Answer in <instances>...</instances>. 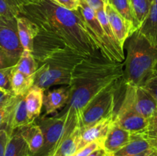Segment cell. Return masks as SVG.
<instances>
[{
	"instance_id": "1",
	"label": "cell",
	"mask_w": 157,
	"mask_h": 156,
	"mask_svg": "<svg viewBox=\"0 0 157 156\" xmlns=\"http://www.w3.org/2000/svg\"><path fill=\"white\" fill-rule=\"evenodd\" d=\"M19 15L38 27L34 46L62 47L84 58L101 54L79 9L68 10L52 0H28Z\"/></svg>"
},
{
	"instance_id": "2",
	"label": "cell",
	"mask_w": 157,
	"mask_h": 156,
	"mask_svg": "<svg viewBox=\"0 0 157 156\" xmlns=\"http://www.w3.org/2000/svg\"><path fill=\"white\" fill-rule=\"evenodd\" d=\"M123 72L124 62H112L101 54L84 58L75 64L68 85V102L55 115L66 116L64 134L78 127L83 110L94 98L113 84L123 80Z\"/></svg>"
},
{
	"instance_id": "3",
	"label": "cell",
	"mask_w": 157,
	"mask_h": 156,
	"mask_svg": "<svg viewBox=\"0 0 157 156\" xmlns=\"http://www.w3.org/2000/svg\"><path fill=\"white\" fill-rule=\"evenodd\" d=\"M32 54L38 65L34 85L44 91L55 86H68L74 67L84 58L62 47L35 48Z\"/></svg>"
},
{
	"instance_id": "4",
	"label": "cell",
	"mask_w": 157,
	"mask_h": 156,
	"mask_svg": "<svg viewBox=\"0 0 157 156\" xmlns=\"http://www.w3.org/2000/svg\"><path fill=\"white\" fill-rule=\"evenodd\" d=\"M157 64V48L136 31L127 39V55L124 62V86L142 87L154 73Z\"/></svg>"
},
{
	"instance_id": "5",
	"label": "cell",
	"mask_w": 157,
	"mask_h": 156,
	"mask_svg": "<svg viewBox=\"0 0 157 156\" xmlns=\"http://www.w3.org/2000/svg\"><path fill=\"white\" fill-rule=\"evenodd\" d=\"M121 83L123 80L110 86L84 108L78 125L80 131L101 119L114 116L117 93L121 87Z\"/></svg>"
},
{
	"instance_id": "6",
	"label": "cell",
	"mask_w": 157,
	"mask_h": 156,
	"mask_svg": "<svg viewBox=\"0 0 157 156\" xmlns=\"http://www.w3.org/2000/svg\"><path fill=\"white\" fill-rule=\"evenodd\" d=\"M78 9L103 58L112 62H124L125 59L123 58L111 45L97 18L94 10L89 6L86 0H79Z\"/></svg>"
},
{
	"instance_id": "7",
	"label": "cell",
	"mask_w": 157,
	"mask_h": 156,
	"mask_svg": "<svg viewBox=\"0 0 157 156\" xmlns=\"http://www.w3.org/2000/svg\"><path fill=\"white\" fill-rule=\"evenodd\" d=\"M35 120L41 128L44 136V144L35 156H53L64 136L66 116H41Z\"/></svg>"
},
{
	"instance_id": "8",
	"label": "cell",
	"mask_w": 157,
	"mask_h": 156,
	"mask_svg": "<svg viewBox=\"0 0 157 156\" xmlns=\"http://www.w3.org/2000/svg\"><path fill=\"white\" fill-rule=\"evenodd\" d=\"M126 90L121 105L131 109L150 119L157 116V103L153 96L142 87L125 86Z\"/></svg>"
},
{
	"instance_id": "9",
	"label": "cell",
	"mask_w": 157,
	"mask_h": 156,
	"mask_svg": "<svg viewBox=\"0 0 157 156\" xmlns=\"http://www.w3.org/2000/svg\"><path fill=\"white\" fill-rule=\"evenodd\" d=\"M0 49L9 60L11 66L16 64L23 52L17 31L16 18L6 26H0Z\"/></svg>"
},
{
	"instance_id": "10",
	"label": "cell",
	"mask_w": 157,
	"mask_h": 156,
	"mask_svg": "<svg viewBox=\"0 0 157 156\" xmlns=\"http://www.w3.org/2000/svg\"><path fill=\"white\" fill-rule=\"evenodd\" d=\"M113 119L120 127L128 132L131 136H141L145 132L150 122V119L123 105L117 112H115Z\"/></svg>"
},
{
	"instance_id": "11",
	"label": "cell",
	"mask_w": 157,
	"mask_h": 156,
	"mask_svg": "<svg viewBox=\"0 0 157 156\" xmlns=\"http://www.w3.org/2000/svg\"><path fill=\"white\" fill-rule=\"evenodd\" d=\"M104 10L109 24L117 40L120 45L124 48L127 40L137 30L133 27V24L123 18L107 0H106Z\"/></svg>"
},
{
	"instance_id": "12",
	"label": "cell",
	"mask_w": 157,
	"mask_h": 156,
	"mask_svg": "<svg viewBox=\"0 0 157 156\" xmlns=\"http://www.w3.org/2000/svg\"><path fill=\"white\" fill-rule=\"evenodd\" d=\"M113 117L114 116L103 119L94 125L81 130L78 149L83 148L87 144L96 141L103 144V142L113 123Z\"/></svg>"
},
{
	"instance_id": "13",
	"label": "cell",
	"mask_w": 157,
	"mask_h": 156,
	"mask_svg": "<svg viewBox=\"0 0 157 156\" xmlns=\"http://www.w3.org/2000/svg\"><path fill=\"white\" fill-rule=\"evenodd\" d=\"M70 97V87L69 86L59 87L52 90H48L44 93L43 106L44 108V117L51 114L58 113L64 108ZM55 116V115H54Z\"/></svg>"
},
{
	"instance_id": "14",
	"label": "cell",
	"mask_w": 157,
	"mask_h": 156,
	"mask_svg": "<svg viewBox=\"0 0 157 156\" xmlns=\"http://www.w3.org/2000/svg\"><path fill=\"white\" fill-rule=\"evenodd\" d=\"M131 139V135L120 127L113 119V123L103 142L102 148L109 155H111L127 145Z\"/></svg>"
},
{
	"instance_id": "15",
	"label": "cell",
	"mask_w": 157,
	"mask_h": 156,
	"mask_svg": "<svg viewBox=\"0 0 157 156\" xmlns=\"http://www.w3.org/2000/svg\"><path fill=\"white\" fill-rule=\"evenodd\" d=\"M16 24L18 38L23 49L32 52L34 41L39 32L38 27L30 19L21 15L16 18Z\"/></svg>"
},
{
	"instance_id": "16",
	"label": "cell",
	"mask_w": 157,
	"mask_h": 156,
	"mask_svg": "<svg viewBox=\"0 0 157 156\" xmlns=\"http://www.w3.org/2000/svg\"><path fill=\"white\" fill-rule=\"evenodd\" d=\"M19 129L21 136L27 143L30 156H35L44 144V136L41 128L35 121Z\"/></svg>"
},
{
	"instance_id": "17",
	"label": "cell",
	"mask_w": 157,
	"mask_h": 156,
	"mask_svg": "<svg viewBox=\"0 0 157 156\" xmlns=\"http://www.w3.org/2000/svg\"><path fill=\"white\" fill-rule=\"evenodd\" d=\"M44 93V90L38 86L33 85L25 96L28 115L32 122L40 117L43 107Z\"/></svg>"
},
{
	"instance_id": "18",
	"label": "cell",
	"mask_w": 157,
	"mask_h": 156,
	"mask_svg": "<svg viewBox=\"0 0 157 156\" xmlns=\"http://www.w3.org/2000/svg\"><path fill=\"white\" fill-rule=\"evenodd\" d=\"M138 31L152 46L157 48V4L152 3L148 15Z\"/></svg>"
},
{
	"instance_id": "19",
	"label": "cell",
	"mask_w": 157,
	"mask_h": 156,
	"mask_svg": "<svg viewBox=\"0 0 157 156\" xmlns=\"http://www.w3.org/2000/svg\"><path fill=\"white\" fill-rule=\"evenodd\" d=\"M80 129L76 127L64 134L53 156H72L78 150Z\"/></svg>"
},
{
	"instance_id": "20",
	"label": "cell",
	"mask_w": 157,
	"mask_h": 156,
	"mask_svg": "<svg viewBox=\"0 0 157 156\" xmlns=\"http://www.w3.org/2000/svg\"><path fill=\"white\" fill-rule=\"evenodd\" d=\"M4 156H30L29 147L21 136L19 129L14 130L11 133Z\"/></svg>"
},
{
	"instance_id": "21",
	"label": "cell",
	"mask_w": 157,
	"mask_h": 156,
	"mask_svg": "<svg viewBox=\"0 0 157 156\" xmlns=\"http://www.w3.org/2000/svg\"><path fill=\"white\" fill-rule=\"evenodd\" d=\"M31 122H32L30 120V119L29 117V115H28L25 96H18L16 103H15L14 110L12 111V117H11V133L14 130L26 126V125H29Z\"/></svg>"
},
{
	"instance_id": "22",
	"label": "cell",
	"mask_w": 157,
	"mask_h": 156,
	"mask_svg": "<svg viewBox=\"0 0 157 156\" xmlns=\"http://www.w3.org/2000/svg\"><path fill=\"white\" fill-rule=\"evenodd\" d=\"M152 149L146 139L139 136H132V139L123 148L110 156H133Z\"/></svg>"
},
{
	"instance_id": "23",
	"label": "cell",
	"mask_w": 157,
	"mask_h": 156,
	"mask_svg": "<svg viewBox=\"0 0 157 156\" xmlns=\"http://www.w3.org/2000/svg\"><path fill=\"white\" fill-rule=\"evenodd\" d=\"M35 77L26 76L14 68L12 76V90L15 96H24L34 85Z\"/></svg>"
},
{
	"instance_id": "24",
	"label": "cell",
	"mask_w": 157,
	"mask_h": 156,
	"mask_svg": "<svg viewBox=\"0 0 157 156\" xmlns=\"http://www.w3.org/2000/svg\"><path fill=\"white\" fill-rule=\"evenodd\" d=\"M15 67L17 70L23 74L35 77L38 65L32 52L24 50Z\"/></svg>"
},
{
	"instance_id": "25",
	"label": "cell",
	"mask_w": 157,
	"mask_h": 156,
	"mask_svg": "<svg viewBox=\"0 0 157 156\" xmlns=\"http://www.w3.org/2000/svg\"><path fill=\"white\" fill-rule=\"evenodd\" d=\"M107 1L123 18L133 24L136 30L140 28V24L136 20L130 0H107Z\"/></svg>"
},
{
	"instance_id": "26",
	"label": "cell",
	"mask_w": 157,
	"mask_h": 156,
	"mask_svg": "<svg viewBox=\"0 0 157 156\" xmlns=\"http://www.w3.org/2000/svg\"><path fill=\"white\" fill-rule=\"evenodd\" d=\"M96 13V16L98 18V21L101 23V26H102L103 29H104V32H105L106 35H107V38L110 41V44L113 46V48L115 49L117 52L123 58L125 59V57H124V48L120 45L119 42L117 40L116 37H115L114 34H113V31H112L111 28H110V24H109V21L107 20V15H106L105 10H104V7L102 9H99V10L96 11L95 12Z\"/></svg>"
},
{
	"instance_id": "27",
	"label": "cell",
	"mask_w": 157,
	"mask_h": 156,
	"mask_svg": "<svg viewBox=\"0 0 157 156\" xmlns=\"http://www.w3.org/2000/svg\"><path fill=\"white\" fill-rule=\"evenodd\" d=\"M28 0H0V17L8 20L19 16L20 6Z\"/></svg>"
},
{
	"instance_id": "28",
	"label": "cell",
	"mask_w": 157,
	"mask_h": 156,
	"mask_svg": "<svg viewBox=\"0 0 157 156\" xmlns=\"http://www.w3.org/2000/svg\"><path fill=\"white\" fill-rule=\"evenodd\" d=\"M18 96H12L7 102L0 106V131L6 130L11 135L10 122L12 111L16 103Z\"/></svg>"
},
{
	"instance_id": "29",
	"label": "cell",
	"mask_w": 157,
	"mask_h": 156,
	"mask_svg": "<svg viewBox=\"0 0 157 156\" xmlns=\"http://www.w3.org/2000/svg\"><path fill=\"white\" fill-rule=\"evenodd\" d=\"M140 27L148 15L152 6L150 0H130Z\"/></svg>"
},
{
	"instance_id": "30",
	"label": "cell",
	"mask_w": 157,
	"mask_h": 156,
	"mask_svg": "<svg viewBox=\"0 0 157 156\" xmlns=\"http://www.w3.org/2000/svg\"><path fill=\"white\" fill-rule=\"evenodd\" d=\"M139 136L149 142L152 149L157 151V116L150 119L149 125L145 132Z\"/></svg>"
},
{
	"instance_id": "31",
	"label": "cell",
	"mask_w": 157,
	"mask_h": 156,
	"mask_svg": "<svg viewBox=\"0 0 157 156\" xmlns=\"http://www.w3.org/2000/svg\"><path fill=\"white\" fill-rule=\"evenodd\" d=\"M14 68L15 65L0 68V90L12 95V76Z\"/></svg>"
},
{
	"instance_id": "32",
	"label": "cell",
	"mask_w": 157,
	"mask_h": 156,
	"mask_svg": "<svg viewBox=\"0 0 157 156\" xmlns=\"http://www.w3.org/2000/svg\"><path fill=\"white\" fill-rule=\"evenodd\" d=\"M142 87L153 96L157 103V72L154 71L153 75L147 80Z\"/></svg>"
},
{
	"instance_id": "33",
	"label": "cell",
	"mask_w": 157,
	"mask_h": 156,
	"mask_svg": "<svg viewBox=\"0 0 157 156\" xmlns=\"http://www.w3.org/2000/svg\"><path fill=\"white\" fill-rule=\"evenodd\" d=\"M100 148H102V144L98 141H96L87 144L84 147L78 149L72 156H88L93 151Z\"/></svg>"
},
{
	"instance_id": "34",
	"label": "cell",
	"mask_w": 157,
	"mask_h": 156,
	"mask_svg": "<svg viewBox=\"0 0 157 156\" xmlns=\"http://www.w3.org/2000/svg\"><path fill=\"white\" fill-rule=\"evenodd\" d=\"M58 6L71 11H77L79 8V0H52Z\"/></svg>"
},
{
	"instance_id": "35",
	"label": "cell",
	"mask_w": 157,
	"mask_h": 156,
	"mask_svg": "<svg viewBox=\"0 0 157 156\" xmlns=\"http://www.w3.org/2000/svg\"><path fill=\"white\" fill-rule=\"evenodd\" d=\"M10 134L6 130L0 131V156H4L6 145L8 143Z\"/></svg>"
},
{
	"instance_id": "36",
	"label": "cell",
	"mask_w": 157,
	"mask_h": 156,
	"mask_svg": "<svg viewBox=\"0 0 157 156\" xmlns=\"http://www.w3.org/2000/svg\"><path fill=\"white\" fill-rule=\"evenodd\" d=\"M89 6L94 10V12L102 9L105 6L106 0H86Z\"/></svg>"
},
{
	"instance_id": "37",
	"label": "cell",
	"mask_w": 157,
	"mask_h": 156,
	"mask_svg": "<svg viewBox=\"0 0 157 156\" xmlns=\"http://www.w3.org/2000/svg\"><path fill=\"white\" fill-rule=\"evenodd\" d=\"M11 64L9 63V60L6 58V55L4 54L2 50L0 49V68H3V67H10Z\"/></svg>"
},
{
	"instance_id": "38",
	"label": "cell",
	"mask_w": 157,
	"mask_h": 156,
	"mask_svg": "<svg viewBox=\"0 0 157 156\" xmlns=\"http://www.w3.org/2000/svg\"><path fill=\"white\" fill-rule=\"evenodd\" d=\"M12 96H14V95L6 93H5L4 91L0 90V106L3 105V104H5L6 102H7Z\"/></svg>"
},
{
	"instance_id": "39",
	"label": "cell",
	"mask_w": 157,
	"mask_h": 156,
	"mask_svg": "<svg viewBox=\"0 0 157 156\" xmlns=\"http://www.w3.org/2000/svg\"><path fill=\"white\" fill-rule=\"evenodd\" d=\"M88 156H110L102 148H100L98 149L95 150L94 151L89 154Z\"/></svg>"
},
{
	"instance_id": "40",
	"label": "cell",
	"mask_w": 157,
	"mask_h": 156,
	"mask_svg": "<svg viewBox=\"0 0 157 156\" xmlns=\"http://www.w3.org/2000/svg\"><path fill=\"white\" fill-rule=\"evenodd\" d=\"M11 20H9V21H8V20L5 19V18H2V17H0V26H6L8 24H9V22Z\"/></svg>"
},
{
	"instance_id": "41",
	"label": "cell",
	"mask_w": 157,
	"mask_h": 156,
	"mask_svg": "<svg viewBox=\"0 0 157 156\" xmlns=\"http://www.w3.org/2000/svg\"><path fill=\"white\" fill-rule=\"evenodd\" d=\"M148 156H157V151H154V150H153V151H152V152L150 153V154H149Z\"/></svg>"
},
{
	"instance_id": "42",
	"label": "cell",
	"mask_w": 157,
	"mask_h": 156,
	"mask_svg": "<svg viewBox=\"0 0 157 156\" xmlns=\"http://www.w3.org/2000/svg\"><path fill=\"white\" fill-rule=\"evenodd\" d=\"M154 71H156V72H157V64H156V67H155V70H154Z\"/></svg>"
},
{
	"instance_id": "43",
	"label": "cell",
	"mask_w": 157,
	"mask_h": 156,
	"mask_svg": "<svg viewBox=\"0 0 157 156\" xmlns=\"http://www.w3.org/2000/svg\"><path fill=\"white\" fill-rule=\"evenodd\" d=\"M153 2L155 3V4H157V0H153Z\"/></svg>"
},
{
	"instance_id": "44",
	"label": "cell",
	"mask_w": 157,
	"mask_h": 156,
	"mask_svg": "<svg viewBox=\"0 0 157 156\" xmlns=\"http://www.w3.org/2000/svg\"><path fill=\"white\" fill-rule=\"evenodd\" d=\"M150 1H151V2H153V0H150Z\"/></svg>"
},
{
	"instance_id": "45",
	"label": "cell",
	"mask_w": 157,
	"mask_h": 156,
	"mask_svg": "<svg viewBox=\"0 0 157 156\" xmlns=\"http://www.w3.org/2000/svg\"><path fill=\"white\" fill-rule=\"evenodd\" d=\"M154 151H155V150H154Z\"/></svg>"
}]
</instances>
